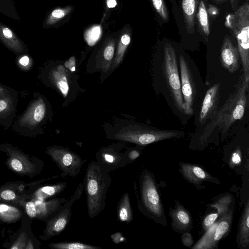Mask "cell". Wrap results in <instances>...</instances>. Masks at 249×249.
I'll use <instances>...</instances> for the list:
<instances>
[{
	"instance_id": "obj_1",
	"label": "cell",
	"mask_w": 249,
	"mask_h": 249,
	"mask_svg": "<svg viewBox=\"0 0 249 249\" xmlns=\"http://www.w3.org/2000/svg\"><path fill=\"white\" fill-rule=\"evenodd\" d=\"M134 184L137 206L141 213L155 222L166 226L167 222L163 205L153 174L144 170L139 176L138 185Z\"/></svg>"
},
{
	"instance_id": "obj_2",
	"label": "cell",
	"mask_w": 249,
	"mask_h": 249,
	"mask_svg": "<svg viewBox=\"0 0 249 249\" xmlns=\"http://www.w3.org/2000/svg\"><path fill=\"white\" fill-rule=\"evenodd\" d=\"M111 181L108 172L97 161L89 164L84 185L87 196L88 213L90 218H94L104 210Z\"/></svg>"
},
{
	"instance_id": "obj_3",
	"label": "cell",
	"mask_w": 249,
	"mask_h": 249,
	"mask_svg": "<svg viewBox=\"0 0 249 249\" xmlns=\"http://www.w3.org/2000/svg\"><path fill=\"white\" fill-rule=\"evenodd\" d=\"M249 87V82L243 79L236 92L231 95L206 126L203 136L211 134L216 127H219L223 133H226L236 121L242 118L247 103Z\"/></svg>"
},
{
	"instance_id": "obj_4",
	"label": "cell",
	"mask_w": 249,
	"mask_h": 249,
	"mask_svg": "<svg viewBox=\"0 0 249 249\" xmlns=\"http://www.w3.org/2000/svg\"><path fill=\"white\" fill-rule=\"evenodd\" d=\"M225 26L237 41V49L244 71V79L249 82V4L244 2L226 18Z\"/></svg>"
},
{
	"instance_id": "obj_5",
	"label": "cell",
	"mask_w": 249,
	"mask_h": 249,
	"mask_svg": "<svg viewBox=\"0 0 249 249\" xmlns=\"http://www.w3.org/2000/svg\"><path fill=\"white\" fill-rule=\"evenodd\" d=\"M48 112L47 102L44 97L34 92L24 111L18 116L12 124L15 131L26 136H33L39 132L45 121Z\"/></svg>"
},
{
	"instance_id": "obj_6",
	"label": "cell",
	"mask_w": 249,
	"mask_h": 249,
	"mask_svg": "<svg viewBox=\"0 0 249 249\" xmlns=\"http://www.w3.org/2000/svg\"><path fill=\"white\" fill-rule=\"evenodd\" d=\"M184 134V132L181 131L139 127L118 133L115 136V138L139 145H144L166 139L179 138Z\"/></svg>"
},
{
	"instance_id": "obj_7",
	"label": "cell",
	"mask_w": 249,
	"mask_h": 249,
	"mask_svg": "<svg viewBox=\"0 0 249 249\" xmlns=\"http://www.w3.org/2000/svg\"><path fill=\"white\" fill-rule=\"evenodd\" d=\"M163 64L166 81L176 106L179 110L183 111V101L176 54L173 46L169 43L164 44Z\"/></svg>"
},
{
	"instance_id": "obj_8",
	"label": "cell",
	"mask_w": 249,
	"mask_h": 249,
	"mask_svg": "<svg viewBox=\"0 0 249 249\" xmlns=\"http://www.w3.org/2000/svg\"><path fill=\"white\" fill-rule=\"evenodd\" d=\"M233 209L218 219L208 229L192 249H212L217 247L219 242L229 233L233 216Z\"/></svg>"
},
{
	"instance_id": "obj_9",
	"label": "cell",
	"mask_w": 249,
	"mask_h": 249,
	"mask_svg": "<svg viewBox=\"0 0 249 249\" xmlns=\"http://www.w3.org/2000/svg\"><path fill=\"white\" fill-rule=\"evenodd\" d=\"M48 152L62 171L60 175L62 178L74 177L79 175L84 163L79 155L60 147L50 148Z\"/></svg>"
},
{
	"instance_id": "obj_10",
	"label": "cell",
	"mask_w": 249,
	"mask_h": 249,
	"mask_svg": "<svg viewBox=\"0 0 249 249\" xmlns=\"http://www.w3.org/2000/svg\"><path fill=\"white\" fill-rule=\"evenodd\" d=\"M84 184L81 183L74 194L61 206L56 214L49 224L47 234L53 236L60 234L68 224L71 216V207L73 203L80 198L83 189Z\"/></svg>"
},
{
	"instance_id": "obj_11",
	"label": "cell",
	"mask_w": 249,
	"mask_h": 249,
	"mask_svg": "<svg viewBox=\"0 0 249 249\" xmlns=\"http://www.w3.org/2000/svg\"><path fill=\"white\" fill-rule=\"evenodd\" d=\"M181 91L183 98V112L187 115L193 112V104L195 97L193 81L188 65L182 55L179 57Z\"/></svg>"
},
{
	"instance_id": "obj_12",
	"label": "cell",
	"mask_w": 249,
	"mask_h": 249,
	"mask_svg": "<svg viewBox=\"0 0 249 249\" xmlns=\"http://www.w3.org/2000/svg\"><path fill=\"white\" fill-rule=\"evenodd\" d=\"M96 159L107 172L124 167L128 164L127 152H121L118 149L112 147L101 149L97 153Z\"/></svg>"
},
{
	"instance_id": "obj_13",
	"label": "cell",
	"mask_w": 249,
	"mask_h": 249,
	"mask_svg": "<svg viewBox=\"0 0 249 249\" xmlns=\"http://www.w3.org/2000/svg\"><path fill=\"white\" fill-rule=\"evenodd\" d=\"M168 214L171 219V227L174 231L182 234L192 229V215L179 201H175L174 208H169Z\"/></svg>"
},
{
	"instance_id": "obj_14",
	"label": "cell",
	"mask_w": 249,
	"mask_h": 249,
	"mask_svg": "<svg viewBox=\"0 0 249 249\" xmlns=\"http://www.w3.org/2000/svg\"><path fill=\"white\" fill-rule=\"evenodd\" d=\"M179 172L182 176L190 183L199 186L204 181H211L220 183L216 178H214L200 166L187 162H179Z\"/></svg>"
},
{
	"instance_id": "obj_15",
	"label": "cell",
	"mask_w": 249,
	"mask_h": 249,
	"mask_svg": "<svg viewBox=\"0 0 249 249\" xmlns=\"http://www.w3.org/2000/svg\"><path fill=\"white\" fill-rule=\"evenodd\" d=\"M18 91L0 97V124L9 128L12 124L17 110Z\"/></svg>"
},
{
	"instance_id": "obj_16",
	"label": "cell",
	"mask_w": 249,
	"mask_h": 249,
	"mask_svg": "<svg viewBox=\"0 0 249 249\" xmlns=\"http://www.w3.org/2000/svg\"><path fill=\"white\" fill-rule=\"evenodd\" d=\"M75 7L73 5L53 8L46 15L42 23L44 29L59 28L71 18Z\"/></svg>"
},
{
	"instance_id": "obj_17",
	"label": "cell",
	"mask_w": 249,
	"mask_h": 249,
	"mask_svg": "<svg viewBox=\"0 0 249 249\" xmlns=\"http://www.w3.org/2000/svg\"><path fill=\"white\" fill-rule=\"evenodd\" d=\"M0 41L17 56L27 53L29 49L9 27L0 22Z\"/></svg>"
},
{
	"instance_id": "obj_18",
	"label": "cell",
	"mask_w": 249,
	"mask_h": 249,
	"mask_svg": "<svg viewBox=\"0 0 249 249\" xmlns=\"http://www.w3.org/2000/svg\"><path fill=\"white\" fill-rule=\"evenodd\" d=\"M239 53L230 37L226 35L223 39L220 51V60L222 66L229 72L233 73L239 67Z\"/></svg>"
},
{
	"instance_id": "obj_19",
	"label": "cell",
	"mask_w": 249,
	"mask_h": 249,
	"mask_svg": "<svg viewBox=\"0 0 249 249\" xmlns=\"http://www.w3.org/2000/svg\"><path fill=\"white\" fill-rule=\"evenodd\" d=\"M220 84L217 83L206 92L203 99L199 117V121L203 124L208 118L216 113L219 99Z\"/></svg>"
},
{
	"instance_id": "obj_20",
	"label": "cell",
	"mask_w": 249,
	"mask_h": 249,
	"mask_svg": "<svg viewBox=\"0 0 249 249\" xmlns=\"http://www.w3.org/2000/svg\"><path fill=\"white\" fill-rule=\"evenodd\" d=\"M65 69L59 65L51 68L46 72L47 78L66 97L69 91V86Z\"/></svg>"
},
{
	"instance_id": "obj_21",
	"label": "cell",
	"mask_w": 249,
	"mask_h": 249,
	"mask_svg": "<svg viewBox=\"0 0 249 249\" xmlns=\"http://www.w3.org/2000/svg\"><path fill=\"white\" fill-rule=\"evenodd\" d=\"M236 243L239 248H249V200L248 199L241 215L236 236Z\"/></svg>"
},
{
	"instance_id": "obj_22",
	"label": "cell",
	"mask_w": 249,
	"mask_h": 249,
	"mask_svg": "<svg viewBox=\"0 0 249 249\" xmlns=\"http://www.w3.org/2000/svg\"><path fill=\"white\" fill-rule=\"evenodd\" d=\"M132 35V29L129 24L124 25L118 31L115 62L119 63L123 59L127 47L131 43Z\"/></svg>"
},
{
	"instance_id": "obj_23",
	"label": "cell",
	"mask_w": 249,
	"mask_h": 249,
	"mask_svg": "<svg viewBox=\"0 0 249 249\" xmlns=\"http://www.w3.org/2000/svg\"><path fill=\"white\" fill-rule=\"evenodd\" d=\"M197 0H182V8L187 32L192 35L195 31V18Z\"/></svg>"
},
{
	"instance_id": "obj_24",
	"label": "cell",
	"mask_w": 249,
	"mask_h": 249,
	"mask_svg": "<svg viewBox=\"0 0 249 249\" xmlns=\"http://www.w3.org/2000/svg\"><path fill=\"white\" fill-rule=\"evenodd\" d=\"M117 218L121 222L127 224L133 220L132 210L128 193H124L120 198L117 210Z\"/></svg>"
},
{
	"instance_id": "obj_25",
	"label": "cell",
	"mask_w": 249,
	"mask_h": 249,
	"mask_svg": "<svg viewBox=\"0 0 249 249\" xmlns=\"http://www.w3.org/2000/svg\"><path fill=\"white\" fill-rule=\"evenodd\" d=\"M197 18L200 32L205 37H208L210 32L209 21L206 6L203 0L199 1Z\"/></svg>"
},
{
	"instance_id": "obj_26",
	"label": "cell",
	"mask_w": 249,
	"mask_h": 249,
	"mask_svg": "<svg viewBox=\"0 0 249 249\" xmlns=\"http://www.w3.org/2000/svg\"><path fill=\"white\" fill-rule=\"evenodd\" d=\"M233 202L232 196L231 194H229L222 196L211 206L217 209V213L219 218L226 214L233 209V208H230V206L233 205Z\"/></svg>"
},
{
	"instance_id": "obj_27",
	"label": "cell",
	"mask_w": 249,
	"mask_h": 249,
	"mask_svg": "<svg viewBox=\"0 0 249 249\" xmlns=\"http://www.w3.org/2000/svg\"><path fill=\"white\" fill-rule=\"evenodd\" d=\"M51 248L55 249H101L99 247L81 242H60L50 244Z\"/></svg>"
},
{
	"instance_id": "obj_28",
	"label": "cell",
	"mask_w": 249,
	"mask_h": 249,
	"mask_svg": "<svg viewBox=\"0 0 249 249\" xmlns=\"http://www.w3.org/2000/svg\"><path fill=\"white\" fill-rule=\"evenodd\" d=\"M17 56L16 63L19 69L24 71H27L31 69L33 61L28 53Z\"/></svg>"
},
{
	"instance_id": "obj_29",
	"label": "cell",
	"mask_w": 249,
	"mask_h": 249,
	"mask_svg": "<svg viewBox=\"0 0 249 249\" xmlns=\"http://www.w3.org/2000/svg\"><path fill=\"white\" fill-rule=\"evenodd\" d=\"M156 12L161 18L165 21L169 19V14L164 0H151Z\"/></svg>"
},
{
	"instance_id": "obj_30",
	"label": "cell",
	"mask_w": 249,
	"mask_h": 249,
	"mask_svg": "<svg viewBox=\"0 0 249 249\" xmlns=\"http://www.w3.org/2000/svg\"><path fill=\"white\" fill-rule=\"evenodd\" d=\"M105 4L104 12L100 21L102 25L108 19L111 15L112 9L115 8L118 4L117 0H104Z\"/></svg>"
},
{
	"instance_id": "obj_31",
	"label": "cell",
	"mask_w": 249,
	"mask_h": 249,
	"mask_svg": "<svg viewBox=\"0 0 249 249\" xmlns=\"http://www.w3.org/2000/svg\"><path fill=\"white\" fill-rule=\"evenodd\" d=\"M242 162V153L239 147H237L231 154L230 165L233 167L237 166Z\"/></svg>"
},
{
	"instance_id": "obj_32",
	"label": "cell",
	"mask_w": 249,
	"mask_h": 249,
	"mask_svg": "<svg viewBox=\"0 0 249 249\" xmlns=\"http://www.w3.org/2000/svg\"><path fill=\"white\" fill-rule=\"evenodd\" d=\"M218 218V214L217 213L207 215L203 221V229L206 231L213 224Z\"/></svg>"
},
{
	"instance_id": "obj_33",
	"label": "cell",
	"mask_w": 249,
	"mask_h": 249,
	"mask_svg": "<svg viewBox=\"0 0 249 249\" xmlns=\"http://www.w3.org/2000/svg\"><path fill=\"white\" fill-rule=\"evenodd\" d=\"M181 242L186 247H191L193 245L194 241L190 231L181 234Z\"/></svg>"
},
{
	"instance_id": "obj_34",
	"label": "cell",
	"mask_w": 249,
	"mask_h": 249,
	"mask_svg": "<svg viewBox=\"0 0 249 249\" xmlns=\"http://www.w3.org/2000/svg\"><path fill=\"white\" fill-rule=\"evenodd\" d=\"M26 210L28 215L32 218L36 216V210L35 204L32 202H28L26 205Z\"/></svg>"
},
{
	"instance_id": "obj_35",
	"label": "cell",
	"mask_w": 249,
	"mask_h": 249,
	"mask_svg": "<svg viewBox=\"0 0 249 249\" xmlns=\"http://www.w3.org/2000/svg\"><path fill=\"white\" fill-rule=\"evenodd\" d=\"M140 156V152L137 150H131L127 152L128 164L131 163Z\"/></svg>"
},
{
	"instance_id": "obj_36",
	"label": "cell",
	"mask_w": 249,
	"mask_h": 249,
	"mask_svg": "<svg viewBox=\"0 0 249 249\" xmlns=\"http://www.w3.org/2000/svg\"><path fill=\"white\" fill-rule=\"evenodd\" d=\"M15 89L0 83V97L14 92Z\"/></svg>"
},
{
	"instance_id": "obj_37",
	"label": "cell",
	"mask_w": 249,
	"mask_h": 249,
	"mask_svg": "<svg viewBox=\"0 0 249 249\" xmlns=\"http://www.w3.org/2000/svg\"><path fill=\"white\" fill-rule=\"evenodd\" d=\"M0 196L3 199L10 200L14 199L16 195L12 191L4 190L1 193Z\"/></svg>"
},
{
	"instance_id": "obj_38",
	"label": "cell",
	"mask_w": 249,
	"mask_h": 249,
	"mask_svg": "<svg viewBox=\"0 0 249 249\" xmlns=\"http://www.w3.org/2000/svg\"><path fill=\"white\" fill-rule=\"evenodd\" d=\"M64 66L68 68L71 72L75 71V59L74 56L71 57L67 61Z\"/></svg>"
},
{
	"instance_id": "obj_39",
	"label": "cell",
	"mask_w": 249,
	"mask_h": 249,
	"mask_svg": "<svg viewBox=\"0 0 249 249\" xmlns=\"http://www.w3.org/2000/svg\"><path fill=\"white\" fill-rule=\"evenodd\" d=\"M11 165L12 168L16 171L19 172L22 170V164L21 162L17 159H13L11 161Z\"/></svg>"
},
{
	"instance_id": "obj_40",
	"label": "cell",
	"mask_w": 249,
	"mask_h": 249,
	"mask_svg": "<svg viewBox=\"0 0 249 249\" xmlns=\"http://www.w3.org/2000/svg\"><path fill=\"white\" fill-rule=\"evenodd\" d=\"M215 2L218 3H222L227 1V0H213ZM230 3L231 4V7L234 11V12L237 10L238 8V3L239 0H230Z\"/></svg>"
},
{
	"instance_id": "obj_41",
	"label": "cell",
	"mask_w": 249,
	"mask_h": 249,
	"mask_svg": "<svg viewBox=\"0 0 249 249\" xmlns=\"http://www.w3.org/2000/svg\"><path fill=\"white\" fill-rule=\"evenodd\" d=\"M8 209V207L5 205H0V212L6 211Z\"/></svg>"
}]
</instances>
